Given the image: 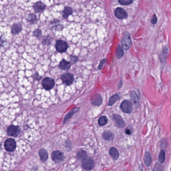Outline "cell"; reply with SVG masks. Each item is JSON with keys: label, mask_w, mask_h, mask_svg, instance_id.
Instances as JSON below:
<instances>
[{"label": "cell", "mask_w": 171, "mask_h": 171, "mask_svg": "<svg viewBox=\"0 0 171 171\" xmlns=\"http://www.w3.org/2000/svg\"><path fill=\"white\" fill-rule=\"evenodd\" d=\"M120 98V95L119 93L116 94L115 95H113L112 96L110 97L109 100V106H112L116 102H117V101L119 100Z\"/></svg>", "instance_id": "603a6c76"}, {"label": "cell", "mask_w": 171, "mask_h": 171, "mask_svg": "<svg viewBox=\"0 0 171 171\" xmlns=\"http://www.w3.org/2000/svg\"><path fill=\"white\" fill-rule=\"evenodd\" d=\"M79 110V108H74L73 109L71 110L65 116V117L64 118L63 121V124H65V123L67 122V121H68V120H69L72 117V116H73L75 114V113H77V112H78V111Z\"/></svg>", "instance_id": "5bb4252c"}, {"label": "cell", "mask_w": 171, "mask_h": 171, "mask_svg": "<svg viewBox=\"0 0 171 171\" xmlns=\"http://www.w3.org/2000/svg\"><path fill=\"white\" fill-rule=\"evenodd\" d=\"M33 35L37 38H40L42 36V31L38 29H35L33 31Z\"/></svg>", "instance_id": "1f68e13d"}, {"label": "cell", "mask_w": 171, "mask_h": 171, "mask_svg": "<svg viewBox=\"0 0 171 171\" xmlns=\"http://www.w3.org/2000/svg\"><path fill=\"white\" fill-rule=\"evenodd\" d=\"M130 97L134 103L138 104L139 102V99L137 95L134 91H132L130 92Z\"/></svg>", "instance_id": "f1b7e54d"}, {"label": "cell", "mask_w": 171, "mask_h": 171, "mask_svg": "<svg viewBox=\"0 0 171 171\" xmlns=\"http://www.w3.org/2000/svg\"><path fill=\"white\" fill-rule=\"evenodd\" d=\"M151 24H155L157 22V18L155 16V15H154V16H153V18L151 19Z\"/></svg>", "instance_id": "d590c367"}, {"label": "cell", "mask_w": 171, "mask_h": 171, "mask_svg": "<svg viewBox=\"0 0 171 171\" xmlns=\"http://www.w3.org/2000/svg\"><path fill=\"white\" fill-rule=\"evenodd\" d=\"M116 55L118 59H120L123 57V52L122 47L119 45L117 46L116 51Z\"/></svg>", "instance_id": "83f0119b"}, {"label": "cell", "mask_w": 171, "mask_h": 171, "mask_svg": "<svg viewBox=\"0 0 171 171\" xmlns=\"http://www.w3.org/2000/svg\"><path fill=\"white\" fill-rule=\"evenodd\" d=\"M33 8L35 13H43L45 11L46 6L42 2L39 1L34 4Z\"/></svg>", "instance_id": "30bf717a"}, {"label": "cell", "mask_w": 171, "mask_h": 171, "mask_svg": "<svg viewBox=\"0 0 171 171\" xmlns=\"http://www.w3.org/2000/svg\"><path fill=\"white\" fill-rule=\"evenodd\" d=\"M119 4L123 5H129L133 2V0H119Z\"/></svg>", "instance_id": "4dcf8cb0"}, {"label": "cell", "mask_w": 171, "mask_h": 171, "mask_svg": "<svg viewBox=\"0 0 171 171\" xmlns=\"http://www.w3.org/2000/svg\"><path fill=\"white\" fill-rule=\"evenodd\" d=\"M32 77L33 79V80H34V81H39L41 79V78H42V77L40 76L39 75L38 73V72H36L35 73L33 74Z\"/></svg>", "instance_id": "d6a6232c"}, {"label": "cell", "mask_w": 171, "mask_h": 171, "mask_svg": "<svg viewBox=\"0 0 171 171\" xmlns=\"http://www.w3.org/2000/svg\"><path fill=\"white\" fill-rule=\"evenodd\" d=\"M68 48L67 43L62 40H58L56 41L55 44V48L59 53L65 52Z\"/></svg>", "instance_id": "277c9868"}, {"label": "cell", "mask_w": 171, "mask_h": 171, "mask_svg": "<svg viewBox=\"0 0 171 171\" xmlns=\"http://www.w3.org/2000/svg\"><path fill=\"white\" fill-rule=\"evenodd\" d=\"M120 109L125 113H130L133 109L132 104L129 101H123L120 105Z\"/></svg>", "instance_id": "ba28073f"}, {"label": "cell", "mask_w": 171, "mask_h": 171, "mask_svg": "<svg viewBox=\"0 0 171 171\" xmlns=\"http://www.w3.org/2000/svg\"><path fill=\"white\" fill-rule=\"evenodd\" d=\"M115 15L116 17L119 19H124L127 18V13L122 8H117L115 10Z\"/></svg>", "instance_id": "8fae6325"}, {"label": "cell", "mask_w": 171, "mask_h": 171, "mask_svg": "<svg viewBox=\"0 0 171 171\" xmlns=\"http://www.w3.org/2000/svg\"><path fill=\"white\" fill-rule=\"evenodd\" d=\"M108 119L105 116H102L98 120V125L99 126H105L108 123Z\"/></svg>", "instance_id": "4316f807"}, {"label": "cell", "mask_w": 171, "mask_h": 171, "mask_svg": "<svg viewBox=\"0 0 171 171\" xmlns=\"http://www.w3.org/2000/svg\"><path fill=\"white\" fill-rule=\"evenodd\" d=\"M102 136L104 140L108 141H112L115 138L114 134L109 131H106L104 132L102 134Z\"/></svg>", "instance_id": "e0dca14e"}, {"label": "cell", "mask_w": 171, "mask_h": 171, "mask_svg": "<svg viewBox=\"0 0 171 171\" xmlns=\"http://www.w3.org/2000/svg\"><path fill=\"white\" fill-rule=\"evenodd\" d=\"M42 85L44 89L46 90H50L54 88L55 86V81L52 78L46 77L43 80Z\"/></svg>", "instance_id": "3957f363"}, {"label": "cell", "mask_w": 171, "mask_h": 171, "mask_svg": "<svg viewBox=\"0 0 171 171\" xmlns=\"http://www.w3.org/2000/svg\"><path fill=\"white\" fill-rule=\"evenodd\" d=\"M81 166L85 171H91L94 167V162L91 158L87 157L81 161Z\"/></svg>", "instance_id": "6da1fadb"}, {"label": "cell", "mask_w": 171, "mask_h": 171, "mask_svg": "<svg viewBox=\"0 0 171 171\" xmlns=\"http://www.w3.org/2000/svg\"><path fill=\"white\" fill-rule=\"evenodd\" d=\"M52 41V38L49 36L44 37L42 41V44L44 46L50 45Z\"/></svg>", "instance_id": "484cf974"}, {"label": "cell", "mask_w": 171, "mask_h": 171, "mask_svg": "<svg viewBox=\"0 0 171 171\" xmlns=\"http://www.w3.org/2000/svg\"><path fill=\"white\" fill-rule=\"evenodd\" d=\"M113 120L115 122V125L118 128H123L125 126V123L121 116L119 115H113Z\"/></svg>", "instance_id": "7c38bea8"}, {"label": "cell", "mask_w": 171, "mask_h": 171, "mask_svg": "<svg viewBox=\"0 0 171 171\" xmlns=\"http://www.w3.org/2000/svg\"><path fill=\"white\" fill-rule=\"evenodd\" d=\"M78 61V58L77 56H71L70 63L71 64H74L77 62Z\"/></svg>", "instance_id": "836d02e7"}, {"label": "cell", "mask_w": 171, "mask_h": 171, "mask_svg": "<svg viewBox=\"0 0 171 171\" xmlns=\"http://www.w3.org/2000/svg\"><path fill=\"white\" fill-rule=\"evenodd\" d=\"M64 155L62 152L55 151L52 153V159L56 163H60L64 159Z\"/></svg>", "instance_id": "9c48e42d"}, {"label": "cell", "mask_w": 171, "mask_h": 171, "mask_svg": "<svg viewBox=\"0 0 171 171\" xmlns=\"http://www.w3.org/2000/svg\"><path fill=\"white\" fill-rule=\"evenodd\" d=\"M166 153L165 150H162L159 155L158 160L160 164H163L165 161Z\"/></svg>", "instance_id": "d4e9b609"}, {"label": "cell", "mask_w": 171, "mask_h": 171, "mask_svg": "<svg viewBox=\"0 0 171 171\" xmlns=\"http://www.w3.org/2000/svg\"><path fill=\"white\" fill-rule=\"evenodd\" d=\"M72 13H73L72 9L70 7L67 6L65 7L63 11H62V17H63V18L67 19L69 16L72 14Z\"/></svg>", "instance_id": "d6986e66"}, {"label": "cell", "mask_w": 171, "mask_h": 171, "mask_svg": "<svg viewBox=\"0 0 171 171\" xmlns=\"http://www.w3.org/2000/svg\"><path fill=\"white\" fill-rule=\"evenodd\" d=\"M165 171V168L161 164L157 163L155 164V165L154 169H153L152 171Z\"/></svg>", "instance_id": "f546056e"}, {"label": "cell", "mask_w": 171, "mask_h": 171, "mask_svg": "<svg viewBox=\"0 0 171 171\" xmlns=\"http://www.w3.org/2000/svg\"><path fill=\"white\" fill-rule=\"evenodd\" d=\"M5 148L9 152H13L14 151L16 147V143L13 139H8L5 142Z\"/></svg>", "instance_id": "52a82bcc"}, {"label": "cell", "mask_w": 171, "mask_h": 171, "mask_svg": "<svg viewBox=\"0 0 171 171\" xmlns=\"http://www.w3.org/2000/svg\"><path fill=\"white\" fill-rule=\"evenodd\" d=\"M61 80L64 84L66 86H70L73 83L74 79L73 75L72 74L69 73H66L62 75Z\"/></svg>", "instance_id": "8992f818"}, {"label": "cell", "mask_w": 171, "mask_h": 171, "mask_svg": "<svg viewBox=\"0 0 171 171\" xmlns=\"http://www.w3.org/2000/svg\"><path fill=\"white\" fill-rule=\"evenodd\" d=\"M144 164L146 165V166L150 167L151 161V155L150 152H146L144 154Z\"/></svg>", "instance_id": "44dd1931"}, {"label": "cell", "mask_w": 171, "mask_h": 171, "mask_svg": "<svg viewBox=\"0 0 171 171\" xmlns=\"http://www.w3.org/2000/svg\"><path fill=\"white\" fill-rule=\"evenodd\" d=\"M125 133H126V134L128 135H130V134H132V132H131V130H130L129 129H126V130H125Z\"/></svg>", "instance_id": "8d00e7d4"}, {"label": "cell", "mask_w": 171, "mask_h": 171, "mask_svg": "<svg viewBox=\"0 0 171 171\" xmlns=\"http://www.w3.org/2000/svg\"><path fill=\"white\" fill-rule=\"evenodd\" d=\"M106 64V59H103L101 61L100 64H99V66H98V69L102 70V68H103V67L105 65V64Z\"/></svg>", "instance_id": "e575fe53"}, {"label": "cell", "mask_w": 171, "mask_h": 171, "mask_svg": "<svg viewBox=\"0 0 171 171\" xmlns=\"http://www.w3.org/2000/svg\"><path fill=\"white\" fill-rule=\"evenodd\" d=\"M122 44L123 48L126 50L130 48V46L132 44V40L130 35L127 32H126L123 34L122 40Z\"/></svg>", "instance_id": "7a4b0ae2"}, {"label": "cell", "mask_w": 171, "mask_h": 171, "mask_svg": "<svg viewBox=\"0 0 171 171\" xmlns=\"http://www.w3.org/2000/svg\"><path fill=\"white\" fill-rule=\"evenodd\" d=\"M71 65V64L69 62L67 61L65 59H63L59 64V68L62 70H68L70 68Z\"/></svg>", "instance_id": "2e32d148"}, {"label": "cell", "mask_w": 171, "mask_h": 171, "mask_svg": "<svg viewBox=\"0 0 171 171\" xmlns=\"http://www.w3.org/2000/svg\"><path fill=\"white\" fill-rule=\"evenodd\" d=\"M26 20L27 21L30 22L31 24H35L37 22L38 19L37 18V16L35 14H30L27 15Z\"/></svg>", "instance_id": "7402d4cb"}, {"label": "cell", "mask_w": 171, "mask_h": 171, "mask_svg": "<svg viewBox=\"0 0 171 171\" xmlns=\"http://www.w3.org/2000/svg\"><path fill=\"white\" fill-rule=\"evenodd\" d=\"M109 154L113 160H117L119 157V154L115 147H112L109 150Z\"/></svg>", "instance_id": "ac0fdd59"}, {"label": "cell", "mask_w": 171, "mask_h": 171, "mask_svg": "<svg viewBox=\"0 0 171 171\" xmlns=\"http://www.w3.org/2000/svg\"><path fill=\"white\" fill-rule=\"evenodd\" d=\"M7 132L9 136L17 137L21 133V129L19 126L11 125L8 128Z\"/></svg>", "instance_id": "5b68a950"}, {"label": "cell", "mask_w": 171, "mask_h": 171, "mask_svg": "<svg viewBox=\"0 0 171 171\" xmlns=\"http://www.w3.org/2000/svg\"><path fill=\"white\" fill-rule=\"evenodd\" d=\"M5 41L3 40V39L2 38V37H0V48L2 47V46L3 45V44L4 43Z\"/></svg>", "instance_id": "74e56055"}, {"label": "cell", "mask_w": 171, "mask_h": 171, "mask_svg": "<svg viewBox=\"0 0 171 171\" xmlns=\"http://www.w3.org/2000/svg\"><path fill=\"white\" fill-rule=\"evenodd\" d=\"M40 158L43 162L46 161L48 158V154L46 150L44 149H41L39 152Z\"/></svg>", "instance_id": "ffe728a7"}, {"label": "cell", "mask_w": 171, "mask_h": 171, "mask_svg": "<svg viewBox=\"0 0 171 171\" xmlns=\"http://www.w3.org/2000/svg\"><path fill=\"white\" fill-rule=\"evenodd\" d=\"M91 103L94 106H99L102 103V98L101 95L98 94H95L91 99Z\"/></svg>", "instance_id": "4fadbf2b"}, {"label": "cell", "mask_w": 171, "mask_h": 171, "mask_svg": "<svg viewBox=\"0 0 171 171\" xmlns=\"http://www.w3.org/2000/svg\"><path fill=\"white\" fill-rule=\"evenodd\" d=\"M11 30L12 34L14 35L19 34L22 30V25L20 24H15L12 26Z\"/></svg>", "instance_id": "9a60e30c"}, {"label": "cell", "mask_w": 171, "mask_h": 171, "mask_svg": "<svg viewBox=\"0 0 171 171\" xmlns=\"http://www.w3.org/2000/svg\"><path fill=\"white\" fill-rule=\"evenodd\" d=\"M87 157V154L86 152L83 151V150L79 151L77 153V157L78 160L82 161V160H84V159H85Z\"/></svg>", "instance_id": "cb8c5ba5"}]
</instances>
